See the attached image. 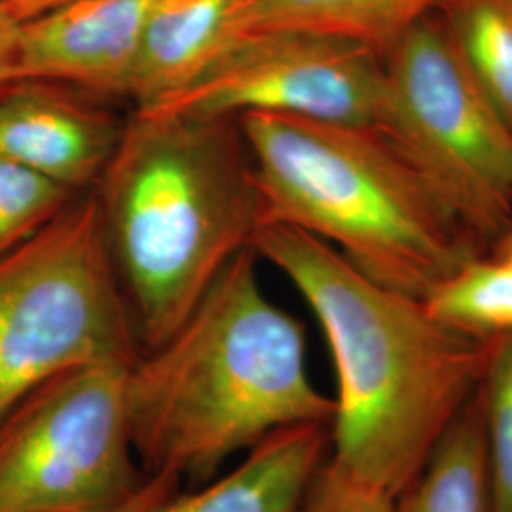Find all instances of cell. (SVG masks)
Returning <instances> with one entry per match:
<instances>
[{"mask_svg": "<svg viewBox=\"0 0 512 512\" xmlns=\"http://www.w3.org/2000/svg\"><path fill=\"white\" fill-rule=\"evenodd\" d=\"M251 249L287 275L329 342L338 380L330 463L397 497L475 395L486 342L442 325L421 300L372 281L302 230L262 224Z\"/></svg>", "mask_w": 512, "mask_h": 512, "instance_id": "6da1fadb", "label": "cell"}, {"mask_svg": "<svg viewBox=\"0 0 512 512\" xmlns=\"http://www.w3.org/2000/svg\"><path fill=\"white\" fill-rule=\"evenodd\" d=\"M255 251L220 272L190 317L128 368L126 416L147 476L192 488L275 431L332 423L336 401L306 366V330L264 294Z\"/></svg>", "mask_w": 512, "mask_h": 512, "instance_id": "7a4b0ae2", "label": "cell"}, {"mask_svg": "<svg viewBox=\"0 0 512 512\" xmlns=\"http://www.w3.org/2000/svg\"><path fill=\"white\" fill-rule=\"evenodd\" d=\"M93 194L143 351L183 325L264 224L238 118L135 112Z\"/></svg>", "mask_w": 512, "mask_h": 512, "instance_id": "3957f363", "label": "cell"}, {"mask_svg": "<svg viewBox=\"0 0 512 512\" xmlns=\"http://www.w3.org/2000/svg\"><path fill=\"white\" fill-rule=\"evenodd\" d=\"M264 224L315 236L372 281L423 300L482 247L374 128L245 112Z\"/></svg>", "mask_w": 512, "mask_h": 512, "instance_id": "277c9868", "label": "cell"}, {"mask_svg": "<svg viewBox=\"0 0 512 512\" xmlns=\"http://www.w3.org/2000/svg\"><path fill=\"white\" fill-rule=\"evenodd\" d=\"M141 353L93 192L0 258V418L67 370Z\"/></svg>", "mask_w": 512, "mask_h": 512, "instance_id": "5b68a950", "label": "cell"}, {"mask_svg": "<svg viewBox=\"0 0 512 512\" xmlns=\"http://www.w3.org/2000/svg\"><path fill=\"white\" fill-rule=\"evenodd\" d=\"M380 133L476 243L512 224V129L433 12L385 54Z\"/></svg>", "mask_w": 512, "mask_h": 512, "instance_id": "8992f818", "label": "cell"}, {"mask_svg": "<svg viewBox=\"0 0 512 512\" xmlns=\"http://www.w3.org/2000/svg\"><path fill=\"white\" fill-rule=\"evenodd\" d=\"M129 366L67 370L0 418V512L101 511L147 484L129 437Z\"/></svg>", "mask_w": 512, "mask_h": 512, "instance_id": "52a82bcc", "label": "cell"}, {"mask_svg": "<svg viewBox=\"0 0 512 512\" xmlns=\"http://www.w3.org/2000/svg\"><path fill=\"white\" fill-rule=\"evenodd\" d=\"M384 57L361 42L300 31L236 38L183 90L137 114L238 118L277 112L380 129Z\"/></svg>", "mask_w": 512, "mask_h": 512, "instance_id": "ba28073f", "label": "cell"}, {"mask_svg": "<svg viewBox=\"0 0 512 512\" xmlns=\"http://www.w3.org/2000/svg\"><path fill=\"white\" fill-rule=\"evenodd\" d=\"M160 0H73L21 23L14 82H63L128 95L148 18Z\"/></svg>", "mask_w": 512, "mask_h": 512, "instance_id": "9c48e42d", "label": "cell"}, {"mask_svg": "<svg viewBox=\"0 0 512 512\" xmlns=\"http://www.w3.org/2000/svg\"><path fill=\"white\" fill-rule=\"evenodd\" d=\"M126 124L38 80L0 92V158L80 192L95 186Z\"/></svg>", "mask_w": 512, "mask_h": 512, "instance_id": "30bf717a", "label": "cell"}, {"mask_svg": "<svg viewBox=\"0 0 512 512\" xmlns=\"http://www.w3.org/2000/svg\"><path fill=\"white\" fill-rule=\"evenodd\" d=\"M330 456V423L279 429L232 471L175 492L152 512H302L311 484Z\"/></svg>", "mask_w": 512, "mask_h": 512, "instance_id": "8fae6325", "label": "cell"}, {"mask_svg": "<svg viewBox=\"0 0 512 512\" xmlns=\"http://www.w3.org/2000/svg\"><path fill=\"white\" fill-rule=\"evenodd\" d=\"M241 0H160L148 18L128 95L145 112L194 80L232 42Z\"/></svg>", "mask_w": 512, "mask_h": 512, "instance_id": "7c38bea8", "label": "cell"}, {"mask_svg": "<svg viewBox=\"0 0 512 512\" xmlns=\"http://www.w3.org/2000/svg\"><path fill=\"white\" fill-rule=\"evenodd\" d=\"M440 0H241L230 23L232 42L264 31H300L361 42L385 54Z\"/></svg>", "mask_w": 512, "mask_h": 512, "instance_id": "4fadbf2b", "label": "cell"}, {"mask_svg": "<svg viewBox=\"0 0 512 512\" xmlns=\"http://www.w3.org/2000/svg\"><path fill=\"white\" fill-rule=\"evenodd\" d=\"M395 512H495L476 393L442 433L420 473L395 497Z\"/></svg>", "mask_w": 512, "mask_h": 512, "instance_id": "5bb4252c", "label": "cell"}, {"mask_svg": "<svg viewBox=\"0 0 512 512\" xmlns=\"http://www.w3.org/2000/svg\"><path fill=\"white\" fill-rule=\"evenodd\" d=\"M435 14L512 129V0H440Z\"/></svg>", "mask_w": 512, "mask_h": 512, "instance_id": "9a60e30c", "label": "cell"}, {"mask_svg": "<svg viewBox=\"0 0 512 512\" xmlns=\"http://www.w3.org/2000/svg\"><path fill=\"white\" fill-rule=\"evenodd\" d=\"M421 302L442 325L476 340L512 334V264L497 256H475Z\"/></svg>", "mask_w": 512, "mask_h": 512, "instance_id": "2e32d148", "label": "cell"}, {"mask_svg": "<svg viewBox=\"0 0 512 512\" xmlns=\"http://www.w3.org/2000/svg\"><path fill=\"white\" fill-rule=\"evenodd\" d=\"M495 512H512V334L486 342L476 387Z\"/></svg>", "mask_w": 512, "mask_h": 512, "instance_id": "e0dca14e", "label": "cell"}, {"mask_svg": "<svg viewBox=\"0 0 512 512\" xmlns=\"http://www.w3.org/2000/svg\"><path fill=\"white\" fill-rule=\"evenodd\" d=\"M71 190L0 158V258L37 236L73 202Z\"/></svg>", "mask_w": 512, "mask_h": 512, "instance_id": "ac0fdd59", "label": "cell"}, {"mask_svg": "<svg viewBox=\"0 0 512 512\" xmlns=\"http://www.w3.org/2000/svg\"><path fill=\"white\" fill-rule=\"evenodd\" d=\"M302 512H395V497L346 475L327 459L311 484Z\"/></svg>", "mask_w": 512, "mask_h": 512, "instance_id": "d6986e66", "label": "cell"}, {"mask_svg": "<svg viewBox=\"0 0 512 512\" xmlns=\"http://www.w3.org/2000/svg\"><path fill=\"white\" fill-rule=\"evenodd\" d=\"M179 490H181V482L173 476H150L147 484L137 494L126 499L124 503H118V505L109 507V509L93 512H152L169 495H173Z\"/></svg>", "mask_w": 512, "mask_h": 512, "instance_id": "ffe728a7", "label": "cell"}, {"mask_svg": "<svg viewBox=\"0 0 512 512\" xmlns=\"http://www.w3.org/2000/svg\"><path fill=\"white\" fill-rule=\"evenodd\" d=\"M21 21L0 8V92L14 84Z\"/></svg>", "mask_w": 512, "mask_h": 512, "instance_id": "44dd1931", "label": "cell"}, {"mask_svg": "<svg viewBox=\"0 0 512 512\" xmlns=\"http://www.w3.org/2000/svg\"><path fill=\"white\" fill-rule=\"evenodd\" d=\"M73 0H0V8L6 10L10 16L25 23L29 19L38 18L48 14L55 8H61Z\"/></svg>", "mask_w": 512, "mask_h": 512, "instance_id": "7402d4cb", "label": "cell"}, {"mask_svg": "<svg viewBox=\"0 0 512 512\" xmlns=\"http://www.w3.org/2000/svg\"><path fill=\"white\" fill-rule=\"evenodd\" d=\"M501 260H507L512 264V224L509 230L501 236V239L495 243V255Z\"/></svg>", "mask_w": 512, "mask_h": 512, "instance_id": "603a6c76", "label": "cell"}]
</instances>
